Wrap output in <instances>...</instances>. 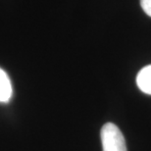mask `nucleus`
<instances>
[{
	"label": "nucleus",
	"instance_id": "f257e3e1",
	"mask_svg": "<svg viewBox=\"0 0 151 151\" xmlns=\"http://www.w3.org/2000/svg\"><path fill=\"white\" fill-rule=\"evenodd\" d=\"M100 134L103 151H127L125 137L116 125L112 123L105 124Z\"/></svg>",
	"mask_w": 151,
	"mask_h": 151
},
{
	"label": "nucleus",
	"instance_id": "f03ea898",
	"mask_svg": "<svg viewBox=\"0 0 151 151\" xmlns=\"http://www.w3.org/2000/svg\"><path fill=\"white\" fill-rule=\"evenodd\" d=\"M137 84L141 91L151 95V65L139 71L137 77Z\"/></svg>",
	"mask_w": 151,
	"mask_h": 151
},
{
	"label": "nucleus",
	"instance_id": "7ed1b4c3",
	"mask_svg": "<svg viewBox=\"0 0 151 151\" xmlns=\"http://www.w3.org/2000/svg\"><path fill=\"white\" fill-rule=\"evenodd\" d=\"M12 96V84L8 75L0 68V102H8Z\"/></svg>",
	"mask_w": 151,
	"mask_h": 151
},
{
	"label": "nucleus",
	"instance_id": "20e7f679",
	"mask_svg": "<svg viewBox=\"0 0 151 151\" xmlns=\"http://www.w3.org/2000/svg\"><path fill=\"white\" fill-rule=\"evenodd\" d=\"M140 5L143 11L151 17V0H140Z\"/></svg>",
	"mask_w": 151,
	"mask_h": 151
}]
</instances>
